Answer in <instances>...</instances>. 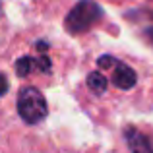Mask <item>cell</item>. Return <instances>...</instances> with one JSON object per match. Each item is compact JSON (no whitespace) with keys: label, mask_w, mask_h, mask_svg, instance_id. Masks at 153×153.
Here are the masks:
<instances>
[{"label":"cell","mask_w":153,"mask_h":153,"mask_svg":"<svg viewBox=\"0 0 153 153\" xmlns=\"http://www.w3.org/2000/svg\"><path fill=\"white\" fill-rule=\"evenodd\" d=\"M146 37L149 39L151 45H153V27H147V29H146Z\"/></svg>","instance_id":"cell-10"},{"label":"cell","mask_w":153,"mask_h":153,"mask_svg":"<svg viewBox=\"0 0 153 153\" xmlns=\"http://www.w3.org/2000/svg\"><path fill=\"white\" fill-rule=\"evenodd\" d=\"M35 68H37V62H35V58H31V56H22V58L16 60V74H18L19 78L29 76Z\"/></svg>","instance_id":"cell-6"},{"label":"cell","mask_w":153,"mask_h":153,"mask_svg":"<svg viewBox=\"0 0 153 153\" xmlns=\"http://www.w3.org/2000/svg\"><path fill=\"white\" fill-rule=\"evenodd\" d=\"M124 138H126L130 153H153L151 140L147 138L143 132H140V130H136V128L130 126V128L124 130Z\"/></svg>","instance_id":"cell-3"},{"label":"cell","mask_w":153,"mask_h":153,"mask_svg":"<svg viewBox=\"0 0 153 153\" xmlns=\"http://www.w3.org/2000/svg\"><path fill=\"white\" fill-rule=\"evenodd\" d=\"M18 112L23 122L39 124L47 116V99L37 87L27 85L22 87L18 93Z\"/></svg>","instance_id":"cell-2"},{"label":"cell","mask_w":153,"mask_h":153,"mask_svg":"<svg viewBox=\"0 0 153 153\" xmlns=\"http://www.w3.org/2000/svg\"><path fill=\"white\" fill-rule=\"evenodd\" d=\"M37 47H39V51H41V52H45L49 45H47V43H37Z\"/></svg>","instance_id":"cell-11"},{"label":"cell","mask_w":153,"mask_h":153,"mask_svg":"<svg viewBox=\"0 0 153 153\" xmlns=\"http://www.w3.org/2000/svg\"><path fill=\"white\" fill-rule=\"evenodd\" d=\"M87 85H89V89L93 91V93L103 95L108 87V79L105 78V74H101V72H89V76H87Z\"/></svg>","instance_id":"cell-5"},{"label":"cell","mask_w":153,"mask_h":153,"mask_svg":"<svg viewBox=\"0 0 153 153\" xmlns=\"http://www.w3.org/2000/svg\"><path fill=\"white\" fill-rule=\"evenodd\" d=\"M35 62H37V68H39V70H43V72H49V70H51V58H49L47 54L35 58Z\"/></svg>","instance_id":"cell-7"},{"label":"cell","mask_w":153,"mask_h":153,"mask_svg":"<svg viewBox=\"0 0 153 153\" xmlns=\"http://www.w3.org/2000/svg\"><path fill=\"white\" fill-rule=\"evenodd\" d=\"M136 82H138V76H136V72L132 70L128 64L124 62H116L114 66V76H112V83H114L118 89H132V87L136 85Z\"/></svg>","instance_id":"cell-4"},{"label":"cell","mask_w":153,"mask_h":153,"mask_svg":"<svg viewBox=\"0 0 153 153\" xmlns=\"http://www.w3.org/2000/svg\"><path fill=\"white\" fill-rule=\"evenodd\" d=\"M97 64H99V68H111L112 64H116V60L112 58V56H99V60H97Z\"/></svg>","instance_id":"cell-8"},{"label":"cell","mask_w":153,"mask_h":153,"mask_svg":"<svg viewBox=\"0 0 153 153\" xmlns=\"http://www.w3.org/2000/svg\"><path fill=\"white\" fill-rule=\"evenodd\" d=\"M6 91H8V79L4 74H0V97L6 95Z\"/></svg>","instance_id":"cell-9"},{"label":"cell","mask_w":153,"mask_h":153,"mask_svg":"<svg viewBox=\"0 0 153 153\" xmlns=\"http://www.w3.org/2000/svg\"><path fill=\"white\" fill-rule=\"evenodd\" d=\"M103 18V8L95 0H79L66 16V29L72 35H78L99 23Z\"/></svg>","instance_id":"cell-1"}]
</instances>
